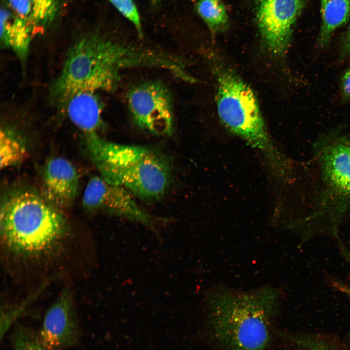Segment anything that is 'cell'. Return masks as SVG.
I'll return each instance as SVG.
<instances>
[{"mask_svg":"<svg viewBox=\"0 0 350 350\" xmlns=\"http://www.w3.org/2000/svg\"><path fill=\"white\" fill-rule=\"evenodd\" d=\"M197 9L203 20L213 32L221 30L228 23L226 9L221 0H199Z\"/></svg>","mask_w":350,"mask_h":350,"instance_id":"cell-17","label":"cell"},{"mask_svg":"<svg viewBox=\"0 0 350 350\" xmlns=\"http://www.w3.org/2000/svg\"><path fill=\"white\" fill-rule=\"evenodd\" d=\"M14 13L33 27L37 32L54 21L61 0H6Z\"/></svg>","mask_w":350,"mask_h":350,"instance_id":"cell-14","label":"cell"},{"mask_svg":"<svg viewBox=\"0 0 350 350\" xmlns=\"http://www.w3.org/2000/svg\"><path fill=\"white\" fill-rule=\"evenodd\" d=\"M339 55L341 59L350 57V24L342 38Z\"/></svg>","mask_w":350,"mask_h":350,"instance_id":"cell-22","label":"cell"},{"mask_svg":"<svg viewBox=\"0 0 350 350\" xmlns=\"http://www.w3.org/2000/svg\"><path fill=\"white\" fill-rule=\"evenodd\" d=\"M0 168H5L21 162L27 156L25 144L19 135L8 127L1 129Z\"/></svg>","mask_w":350,"mask_h":350,"instance_id":"cell-16","label":"cell"},{"mask_svg":"<svg viewBox=\"0 0 350 350\" xmlns=\"http://www.w3.org/2000/svg\"><path fill=\"white\" fill-rule=\"evenodd\" d=\"M37 31L11 9L0 10V41L13 51L20 60L27 58L34 35Z\"/></svg>","mask_w":350,"mask_h":350,"instance_id":"cell-12","label":"cell"},{"mask_svg":"<svg viewBox=\"0 0 350 350\" xmlns=\"http://www.w3.org/2000/svg\"><path fill=\"white\" fill-rule=\"evenodd\" d=\"M282 333L297 345L298 350H336L330 343L322 338Z\"/></svg>","mask_w":350,"mask_h":350,"instance_id":"cell-19","label":"cell"},{"mask_svg":"<svg viewBox=\"0 0 350 350\" xmlns=\"http://www.w3.org/2000/svg\"><path fill=\"white\" fill-rule=\"evenodd\" d=\"M340 90L342 101L350 100V67L345 70L340 79Z\"/></svg>","mask_w":350,"mask_h":350,"instance_id":"cell-21","label":"cell"},{"mask_svg":"<svg viewBox=\"0 0 350 350\" xmlns=\"http://www.w3.org/2000/svg\"><path fill=\"white\" fill-rule=\"evenodd\" d=\"M114 6L135 26L141 34V22L138 9L133 0H109Z\"/></svg>","mask_w":350,"mask_h":350,"instance_id":"cell-20","label":"cell"},{"mask_svg":"<svg viewBox=\"0 0 350 350\" xmlns=\"http://www.w3.org/2000/svg\"><path fill=\"white\" fill-rule=\"evenodd\" d=\"M321 23L317 44L326 47L333 33L350 18V0H320Z\"/></svg>","mask_w":350,"mask_h":350,"instance_id":"cell-15","label":"cell"},{"mask_svg":"<svg viewBox=\"0 0 350 350\" xmlns=\"http://www.w3.org/2000/svg\"><path fill=\"white\" fill-rule=\"evenodd\" d=\"M38 333L48 350H62L77 344L79 328L67 293L63 294L48 310Z\"/></svg>","mask_w":350,"mask_h":350,"instance_id":"cell-10","label":"cell"},{"mask_svg":"<svg viewBox=\"0 0 350 350\" xmlns=\"http://www.w3.org/2000/svg\"><path fill=\"white\" fill-rule=\"evenodd\" d=\"M134 196L127 190L106 181L100 176H95L88 183L82 202L88 210H103L148 224L151 217L139 205Z\"/></svg>","mask_w":350,"mask_h":350,"instance_id":"cell-9","label":"cell"},{"mask_svg":"<svg viewBox=\"0 0 350 350\" xmlns=\"http://www.w3.org/2000/svg\"><path fill=\"white\" fill-rule=\"evenodd\" d=\"M127 105L134 123L140 129L157 136L173 132L174 111L171 94L158 81H147L133 87L128 91Z\"/></svg>","mask_w":350,"mask_h":350,"instance_id":"cell-7","label":"cell"},{"mask_svg":"<svg viewBox=\"0 0 350 350\" xmlns=\"http://www.w3.org/2000/svg\"><path fill=\"white\" fill-rule=\"evenodd\" d=\"M65 229V218L58 208L33 191L12 192L1 205V234L15 251H43L60 239Z\"/></svg>","mask_w":350,"mask_h":350,"instance_id":"cell-6","label":"cell"},{"mask_svg":"<svg viewBox=\"0 0 350 350\" xmlns=\"http://www.w3.org/2000/svg\"><path fill=\"white\" fill-rule=\"evenodd\" d=\"M213 70L217 113L222 124L260 152L277 178L285 176L290 169V163L271 139L253 90L220 62H213Z\"/></svg>","mask_w":350,"mask_h":350,"instance_id":"cell-4","label":"cell"},{"mask_svg":"<svg viewBox=\"0 0 350 350\" xmlns=\"http://www.w3.org/2000/svg\"><path fill=\"white\" fill-rule=\"evenodd\" d=\"M170 54L137 47L102 36L90 35L70 48L55 82L52 97L64 109L74 95L83 92L112 91L125 70L137 68L169 70Z\"/></svg>","mask_w":350,"mask_h":350,"instance_id":"cell-1","label":"cell"},{"mask_svg":"<svg viewBox=\"0 0 350 350\" xmlns=\"http://www.w3.org/2000/svg\"><path fill=\"white\" fill-rule=\"evenodd\" d=\"M64 109L70 120L86 134L96 132L102 122V105L96 93L83 92L72 96Z\"/></svg>","mask_w":350,"mask_h":350,"instance_id":"cell-13","label":"cell"},{"mask_svg":"<svg viewBox=\"0 0 350 350\" xmlns=\"http://www.w3.org/2000/svg\"><path fill=\"white\" fill-rule=\"evenodd\" d=\"M298 222H299V221H298ZM297 228H298V224H297ZM301 237V238H302L303 240H304L302 237Z\"/></svg>","mask_w":350,"mask_h":350,"instance_id":"cell-24","label":"cell"},{"mask_svg":"<svg viewBox=\"0 0 350 350\" xmlns=\"http://www.w3.org/2000/svg\"><path fill=\"white\" fill-rule=\"evenodd\" d=\"M86 143L91 160L106 181L146 201L158 199L167 191L171 167L160 153L111 142L96 132L86 134Z\"/></svg>","mask_w":350,"mask_h":350,"instance_id":"cell-3","label":"cell"},{"mask_svg":"<svg viewBox=\"0 0 350 350\" xmlns=\"http://www.w3.org/2000/svg\"><path fill=\"white\" fill-rule=\"evenodd\" d=\"M318 144L320 191L304 222L313 232L339 240V228L350 217V136L331 133Z\"/></svg>","mask_w":350,"mask_h":350,"instance_id":"cell-5","label":"cell"},{"mask_svg":"<svg viewBox=\"0 0 350 350\" xmlns=\"http://www.w3.org/2000/svg\"><path fill=\"white\" fill-rule=\"evenodd\" d=\"M45 198L57 208L70 206L78 188L79 175L73 165L60 157L51 158L43 175Z\"/></svg>","mask_w":350,"mask_h":350,"instance_id":"cell-11","label":"cell"},{"mask_svg":"<svg viewBox=\"0 0 350 350\" xmlns=\"http://www.w3.org/2000/svg\"><path fill=\"white\" fill-rule=\"evenodd\" d=\"M280 288L241 291L218 285L207 293L204 307L210 335L224 350H264L280 304Z\"/></svg>","mask_w":350,"mask_h":350,"instance_id":"cell-2","label":"cell"},{"mask_svg":"<svg viewBox=\"0 0 350 350\" xmlns=\"http://www.w3.org/2000/svg\"><path fill=\"white\" fill-rule=\"evenodd\" d=\"M11 339L12 350H48L38 333L22 325H18L14 328Z\"/></svg>","mask_w":350,"mask_h":350,"instance_id":"cell-18","label":"cell"},{"mask_svg":"<svg viewBox=\"0 0 350 350\" xmlns=\"http://www.w3.org/2000/svg\"><path fill=\"white\" fill-rule=\"evenodd\" d=\"M333 287L347 296L350 299V282L334 281Z\"/></svg>","mask_w":350,"mask_h":350,"instance_id":"cell-23","label":"cell"},{"mask_svg":"<svg viewBox=\"0 0 350 350\" xmlns=\"http://www.w3.org/2000/svg\"></svg>","mask_w":350,"mask_h":350,"instance_id":"cell-25","label":"cell"},{"mask_svg":"<svg viewBox=\"0 0 350 350\" xmlns=\"http://www.w3.org/2000/svg\"><path fill=\"white\" fill-rule=\"evenodd\" d=\"M305 2L306 0H256L257 26L266 47L274 55L283 56L287 52Z\"/></svg>","mask_w":350,"mask_h":350,"instance_id":"cell-8","label":"cell"}]
</instances>
